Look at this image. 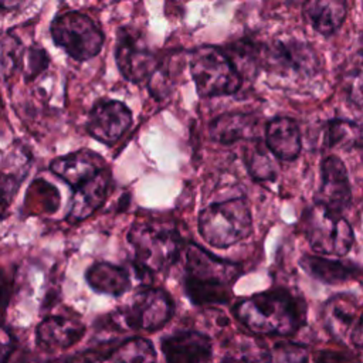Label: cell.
I'll list each match as a JSON object with an SVG mask.
<instances>
[{"label": "cell", "mask_w": 363, "mask_h": 363, "mask_svg": "<svg viewBox=\"0 0 363 363\" xmlns=\"http://www.w3.org/2000/svg\"><path fill=\"white\" fill-rule=\"evenodd\" d=\"M234 315L247 329L259 335L288 336L305 323L303 302L282 288L240 301Z\"/></svg>", "instance_id": "cell-1"}, {"label": "cell", "mask_w": 363, "mask_h": 363, "mask_svg": "<svg viewBox=\"0 0 363 363\" xmlns=\"http://www.w3.org/2000/svg\"><path fill=\"white\" fill-rule=\"evenodd\" d=\"M186 294L194 305H220L231 298V288L241 275L238 264L221 259L196 244L184 250Z\"/></svg>", "instance_id": "cell-2"}, {"label": "cell", "mask_w": 363, "mask_h": 363, "mask_svg": "<svg viewBox=\"0 0 363 363\" xmlns=\"http://www.w3.org/2000/svg\"><path fill=\"white\" fill-rule=\"evenodd\" d=\"M138 269L157 272L167 269L179 257L182 238L176 227L160 221L136 223L128 233Z\"/></svg>", "instance_id": "cell-3"}, {"label": "cell", "mask_w": 363, "mask_h": 363, "mask_svg": "<svg viewBox=\"0 0 363 363\" xmlns=\"http://www.w3.org/2000/svg\"><path fill=\"white\" fill-rule=\"evenodd\" d=\"M199 231L211 245L230 247L252 231V217L248 204L242 199H231L213 203L199 214Z\"/></svg>", "instance_id": "cell-4"}, {"label": "cell", "mask_w": 363, "mask_h": 363, "mask_svg": "<svg viewBox=\"0 0 363 363\" xmlns=\"http://www.w3.org/2000/svg\"><path fill=\"white\" fill-rule=\"evenodd\" d=\"M190 72L201 96L234 94L242 82L230 57L213 45H203L191 52Z\"/></svg>", "instance_id": "cell-5"}, {"label": "cell", "mask_w": 363, "mask_h": 363, "mask_svg": "<svg viewBox=\"0 0 363 363\" xmlns=\"http://www.w3.org/2000/svg\"><path fill=\"white\" fill-rule=\"evenodd\" d=\"M50 33L54 44L77 61H86L98 55L105 41L98 24L79 11L58 14L51 21Z\"/></svg>", "instance_id": "cell-6"}, {"label": "cell", "mask_w": 363, "mask_h": 363, "mask_svg": "<svg viewBox=\"0 0 363 363\" xmlns=\"http://www.w3.org/2000/svg\"><path fill=\"white\" fill-rule=\"evenodd\" d=\"M259 62L275 77L301 81L316 75L320 61L316 51L298 40L274 41L259 52Z\"/></svg>", "instance_id": "cell-7"}, {"label": "cell", "mask_w": 363, "mask_h": 363, "mask_svg": "<svg viewBox=\"0 0 363 363\" xmlns=\"http://www.w3.org/2000/svg\"><path fill=\"white\" fill-rule=\"evenodd\" d=\"M305 234L312 250L328 255H346L354 241L347 220L320 204H315L306 214Z\"/></svg>", "instance_id": "cell-8"}, {"label": "cell", "mask_w": 363, "mask_h": 363, "mask_svg": "<svg viewBox=\"0 0 363 363\" xmlns=\"http://www.w3.org/2000/svg\"><path fill=\"white\" fill-rule=\"evenodd\" d=\"M172 313L170 296L159 288H146L133 295L130 302L118 311L116 319L128 329L153 332L164 326Z\"/></svg>", "instance_id": "cell-9"}, {"label": "cell", "mask_w": 363, "mask_h": 363, "mask_svg": "<svg viewBox=\"0 0 363 363\" xmlns=\"http://www.w3.org/2000/svg\"><path fill=\"white\" fill-rule=\"evenodd\" d=\"M115 60L122 77L133 84L150 78L157 68L156 57L147 48L142 35L128 27L118 31Z\"/></svg>", "instance_id": "cell-10"}, {"label": "cell", "mask_w": 363, "mask_h": 363, "mask_svg": "<svg viewBox=\"0 0 363 363\" xmlns=\"http://www.w3.org/2000/svg\"><path fill=\"white\" fill-rule=\"evenodd\" d=\"M130 109L121 101H98L86 119V132L98 142L112 146L129 129Z\"/></svg>", "instance_id": "cell-11"}, {"label": "cell", "mask_w": 363, "mask_h": 363, "mask_svg": "<svg viewBox=\"0 0 363 363\" xmlns=\"http://www.w3.org/2000/svg\"><path fill=\"white\" fill-rule=\"evenodd\" d=\"M320 187L319 200L326 210L340 214L352 200V190L343 162L336 156H329L320 166Z\"/></svg>", "instance_id": "cell-12"}, {"label": "cell", "mask_w": 363, "mask_h": 363, "mask_svg": "<svg viewBox=\"0 0 363 363\" xmlns=\"http://www.w3.org/2000/svg\"><path fill=\"white\" fill-rule=\"evenodd\" d=\"M166 363H208L213 345L207 335L196 330H179L160 342Z\"/></svg>", "instance_id": "cell-13"}, {"label": "cell", "mask_w": 363, "mask_h": 363, "mask_svg": "<svg viewBox=\"0 0 363 363\" xmlns=\"http://www.w3.org/2000/svg\"><path fill=\"white\" fill-rule=\"evenodd\" d=\"M85 335V325L75 318L47 316L35 330V343L45 352L62 350L78 343Z\"/></svg>", "instance_id": "cell-14"}, {"label": "cell", "mask_w": 363, "mask_h": 363, "mask_svg": "<svg viewBox=\"0 0 363 363\" xmlns=\"http://www.w3.org/2000/svg\"><path fill=\"white\" fill-rule=\"evenodd\" d=\"M109 184L111 172L104 167L91 179L75 186L72 189L71 208L67 218L71 223H78L92 216L104 204Z\"/></svg>", "instance_id": "cell-15"}, {"label": "cell", "mask_w": 363, "mask_h": 363, "mask_svg": "<svg viewBox=\"0 0 363 363\" xmlns=\"http://www.w3.org/2000/svg\"><path fill=\"white\" fill-rule=\"evenodd\" d=\"M99 162L98 155L84 149L54 159L50 163V170L74 189L104 169Z\"/></svg>", "instance_id": "cell-16"}, {"label": "cell", "mask_w": 363, "mask_h": 363, "mask_svg": "<svg viewBox=\"0 0 363 363\" xmlns=\"http://www.w3.org/2000/svg\"><path fill=\"white\" fill-rule=\"evenodd\" d=\"M268 149L282 160H294L301 153L302 142L298 123L286 116L272 119L265 129Z\"/></svg>", "instance_id": "cell-17"}, {"label": "cell", "mask_w": 363, "mask_h": 363, "mask_svg": "<svg viewBox=\"0 0 363 363\" xmlns=\"http://www.w3.org/2000/svg\"><path fill=\"white\" fill-rule=\"evenodd\" d=\"M322 320L326 330L335 339H345L357 320L356 299L346 294H337L329 298L322 309Z\"/></svg>", "instance_id": "cell-18"}, {"label": "cell", "mask_w": 363, "mask_h": 363, "mask_svg": "<svg viewBox=\"0 0 363 363\" xmlns=\"http://www.w3.org/2000/svg\"><path fill=\"white\" fill-rule=\"evenodd\" d=\"M88 285L98 294L121 296L130 288L129 272L119 265L98 261L85 272Z\"/></svg>", "instance_id": "cell-19"}, {"label": "cell", "mask_w": 363, "mask_h": 363, "mask_svg": "<svg viewBox=\"0 0 363 363\" xmlns=\"http://www.w3.org/2000/svg\"><path fill=\"white\" fill-rule=\"evenodd\" d=\"M257 128L252 113H223L213 119L208 126L210 138L218 143L230 145L237 140L251 139Z\"/></svg>", "instance_id": "cell-20"}, {"label": "cell", "mask_w": 363, "mask_h": 363, "mask_svg": "<svg viewBox=\"0 0 363 363\" xmlns=\"http://www.w3.org/2000/svg\"><path fill=\"white\" fill-rule=\"evenodd\" d=\"M346 3L340 0H313L303 4V16L322 35L333 34L346 17Z\"/></svg>", "instance_id": "cell-21"}, {"label": "cell", "mask_w": 363, "mask_h": 363, "mask_svg": "<svg viewBox=\"0 0 363 363\" xmlns=\"http://www.w3.org/2000/svg\"><path fill=\"white\" fill-rule=\"evenodd\" d=\"M301 265L308 274L326 284H340L357 275V268L352 264L332 261L309 254L301 258Z\"/></svg>", "instance_id": "cell-22"}, {"label": "cell", "mask_w": 363, "mask_h": 363, "mask_svg": "<svg viewBox=\"0 0 363 363\" xmlns=\"http://www.w3.org/2000/svg\"><path fill=\"white\" fill-rule=\"evenodd\" d=\"M111 363H156L153 343L145 337H130L108 350Z\"/></svg>", "instance_id": "cell-23"}, {"label": "cell", "mask_w": 363, "mask_h": 363, "mask_svg": "<svg viewBox=\"0 0 363 363\" xmlns=\"http://www.w3.org/2000/svg\"><path fill=\"white\" fill-rule=\"evenodd\" d=\"M245 164L250 174L258 182H274L277 179L278 167L265 147H262L259 143L247 149Z\"/></svg>", "instance_id": "cell-24"}, {"label": "cell", "mask_w": 363, "mask_h": 363, "mask_svg": "<svg viewBox=\"0 0 363 363\" xmlns=\"http://www.w3.org/2000/svg\"><path fill=\"white\" fill-rule=\"evenodd\" d=\"M24 47L13 34L0 35V77L7 79L23 67Z\"/></svg>", "instance_id": "cell-25"}, {"label": "cell", "mask_w": 363, "mask_h": 363, "mask_svg": "<svg viewBox=\"0 0 363 363\" xmlns=\"http://www.w3.org/2000/svg\"><path fill=\"white\" fill-rule=\"evenodd\" d=\"M360 138V129L356 123L345 119H335L328 123L326 139L330 147L350 149L357 143Z\"/></svg>", "instance_id": "cell-26"}, {"label": "cell", "mask_w": 363, "mask_h": 363, "mask_svg": "<svg viewBox=\"0 0 363 363\" xmlns=\"http://www.w3.org/2000/svg\"><path fill=\"white\" fill-rule=\"evenodd\" d=\"M309 350L303 345L281 342L267 352L265 363H308Z\"/></svg>", "instance_id": "cell-27"}, {"label": "cell", "mask_w": 363, "mask_h": 363, "mask_svg": "<svg viewBox=\"0 0 363 363\" xmlns=\"http://www.w3.org/2000/svg\"><path fill=\"white\" fill-rule=\"evenodd\" d=\"M21 180L23 176H17L16 173H0V220L9 216L10 206L17 196Z\"/></svg>", "instance_id": "cell-28"}, {"label": "cell", "mask_w": 363, "mask_h": 363, "mask_svg": "<svg viewBox=\"0 0 363 363\" xmlns=\"http://www.w3.org/2000/svg\"><path fill=\"white\" fill-rule=\"evenodd\" d=\"M48 65V55L47 51L38 45H31L24 51L23 67L26 81L34 79L38 74H41Z\"/></svg>", "instance_id": "cell-29"}, {"label": "cell", "mask_w": 363, "mask_h": 363, "mask_svg": "<svg viewBox=\"0 0 363 363\" xmlns=\"http://www.w3.org/2000/svg\"><path fill=\"white\" fill-rule=\"evenodd\" d=\"M65 363H111V360L108 352L85 350L68 357Z\"/></svg>", "instance_id": "cell-30"}, {"label": "cell", "mask_w": 363, "mask_h": 363, "mask_svg": "<svg viewBox=\"0 0 363 363\" xmlns=\"http://www.w3.org/2000/svg\"><path fill=\"white\" fill-rule=\"evenodd\" d=\"M16 349L17 345L14 336L10 330L0 325V363H6Z\"/></svg>", "instance_id": "cell-31"}, {"label": "cell", "mask_w": 363, "mask_h": 363, "mask_svg": "<svg viewBox=\"0 0 363 363\" xmlns=\"http://www.w3.org/2000/svg\"><path fill=\"white\" fill-rule=\"evenodd\" d=\"M6 363H50V360L30 350L16 349Z\"/></svg>", "instance_id": "cell-32"}, {"label": "cell", "mask_w": 363, "mask_h": 363, "mask_svg": "<svg viewBox=\"0 0 363 363\" xmlns=\"http://www.w3.org/2000/svg\"><path fill=\"white\" fill-rule=\"evenodd\" d=\"M350 342L356 346L363 349V313L357 318L352 332H350Z\"/></svg>", "instance_id": "cell-33"}, {"label": "cell", "mask_w": 363, "mask_h": 363, "mask_svg": "<svg viewBox=\"0 0 363 363\" xmlns=\"http://www.w3.org/2000/svg\"><path fill=\"white\" fill-rule=\"evenodd\" d=\"M220 363H231V360H230V359H224V360L220 362Z\"/></svg>", "instance_id": "cell-34"}]
</instances>
